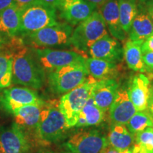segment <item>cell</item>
<instances>
[{
    "label": "cell",
    "mask_w": 153,
    "mask_h": 153,
    "mask_svg": "<svg viewBox=\"0 0 153 153\" xmlns=\"http://www.w3.org/2000/svg\"><path fill=\"white\" fill-rule=\"evenodd\" d=\"M89 76L85 58L48 72V83L55 94H66L83 84Z\"/></svg>",
    "instance_id": "cell-3"
},
{
    "label": "cell",
    "mask_w": 153,
    "mask_h": 153,
    "mask_svg": "<svg viewBox=\"0 0 153 153\" xmlns=\"http://www.w3.org/2000/svg\"><path fill=\"white\" fill-rule=\"evenodd\" d=\"M80 113L85 116L87 121V127L99 125L104 119L105 112L95 104L91 94Z\"/></svg>",
    "instance_id": "cell-27"
},
{
    "label": "cell",
    "mask_w": 153,
    "mask_h": 153,
    "mask_svg": "<svg viewBox=\"0 0 153 153\" xmlns=\"http://www.w3.org/2000/svg\"><path fill=\"white\" fill-rule=\"evenodd\" d=\"M97 81L89 75L83 84L66 93L59 100V108L65 118L68 128L76 126L80 112L91 96Z\"/></svg>",
    "instance_id": "cell-4"
},
{
    "label": "cell",
    "mask_w": 153,
    "mask_h": 153,
    "mask_svg": "<svg viewBox=\"0 0 153 153\" xmlns=\"http://www.w3.org/2000/svg\"><path fill=\"white\" fill-rule=\"evenodd\" d=\"M72 33V28L66 24H57L28 34L30 41L38 47L69 45Z\"/></svg>",
    "instance_id": "cell-8"
},
{
    "label": "cell",
    "mask_w": 153,
    "mask_h": 153,
    "mask_svg": "<svg viewBox=\"0 0 153 153\" xmlns=\"http://www.w3.org/2000/svg\"><path fill=\"white\" fill-rule=\"evenodd\" d=\"M126 127L135 135L148 128H153V118L146 110L137 111L128 120Z\"/></svg>",
    "instance_id": "cell-26"
},
{
    "label": "cell",
    "mask_w": 153,
    "mask_h": 153,
    "mask_svg": "<svg viewBox=\"0 0 153 153\" xmlns=\"http://www.w3.org/2000/svg\"><path fill=\"white\" fill-rule=\"evenodd\" d=\"M152 34L153 22L147 11H145L143 7H140L130 30L129 39L143 43Z\"/></svg>",
    "instance_id": "cell-20"
},
{
    "label": "cell",
    "mask_w": 153,
    "mask_h": 153,
    "mask_svg": "<svg viewBox=\"0 0 153 153\" xmlns=\"http://www.w3.org/2000/svg\"><path fill=\"white\" fill-rule=\"evenodd\" d=\"M141 45L142 43L129 40L126 43L123 53L126 62L130 69L135 72H145L146 68L143 62Z\"/></svg>",
    "instance_id": "cell-23"
},
{
    "label": "cell",
    "mask_w": 153,
    "mask_h": 153,
    "mask_svg": "<svg viewBox=\"0 0 153 153\" xmlns=\"http://www.w3.org/2000/svg\"><path fill=\"white\" fill-rule=\"evenodd\" d=\"M57 24L56 9L45 4H36L22 9L20 32L30 34Z\"/></svg>",
    "instance_id": "cell-6"
},
{
    "label": "cell",
    "mask_w": 153,
    "mask_h": 153,
    "mask_svg": "<svg viewBox=\"0 0 153 153\" xmlns=\"http://www.w3.org/2000/svg\"><path fill=\"white\" fill-rule=\"evenodd\" d=\"M148 111L150 113V114L152 116L153 118V86L150 87V97H149L148 103Z\"/></svg>",
    "instance_id": "cell-34"
},
{
    "label": "cell",
    "mask_w": 153,
    "mask_h": 153,
    "mask_svg": "<svg viewBox=\"0 0 153 153\" xmlns=\"http://www.w3.org/2000/svg\"><path fill=\"white\" fill-rule=\"evenodd\" d=\"M135 135L139 153H153V128H148Z\"/></svg>",
    "instance_id": "cell-28"
},
{
    "label": "cell",
    "mask_w": 153,
    "mask_h": 153,
    "mask_svg": "<svg viewBox=\"0 0 153 153\" xmlns=\"http://www.w3.org/2000/svg\"><path fill=\"white\" fill-rule=\"evenodd\" d=\"M45 82V72L34 55L32 50L26 47L14 51L12 82L30 89H39Z\"/></svg>",
    "instance_id": "cell-1"
},
{
    "label": "cell",
    "mask_w": 153,
    "mask_h": 153,
    "mask_svg": "<svg viewBox=\"0 0 153 153\" xmlns=\"http://www.w3.org/2000/svg\"><path fill=\"white\" fill-rule=\"evenodd\" d=\"M110 118L112 125H126L136 109L130 99L127 89H118L116 98L110 108Z\"/></svg>",
    "instance_id": "cell-14"
},
{
    "label": "cell",
    "mask_w": 153,
    "mask_h": 153,
    "mask_svg": "<svg viewBox=\"0 0 153 153\" xmlns=\"http://www.w3.org/2000/svg\"><path fill=\"white\" fill-rule=\"evenodd\" d=\"M108 144L115 150L123 152L133 147L135 137L124 125H112L108 137Z\"/></svg>",
    "instance_id": "cell-22"
},
{
    "label": "cell",
    "mask_w": 153,
    "mask_h": 153,
    "mask_svg": "<svg viewBox=\"0 0 153 153\" xmlns=\"http://www.w3.org/2000/svg\"><path fill=\"white\" fill-rule=\"evenodd\" d=\"M146 7V11L148 12V16L153 22V5H148Z\"/></svg>",
    "instance_id": "cell-36"
},
{
    "label": "cell",
    "mask_w": 153,
    "mask_h": 153,
    "mask_svg": "<svg viewBox=\"0 0 153 153\" xmlns=\"http://www.w3.org/2000/svg\"><path fill=\"white\" fill-rule=\"evenodd\" d=\"M2 43H3V40L2 38L0 37V48H1V46H2Z\"/></svg>",
    "instance_id": "cell-41"
},
{
    "label": "cell",
    "mask_w": 153,
    "mask_h": 153,
    "mask_svg": "<svg viewBox=\"0 0 153 153\" xmlns=\"http://www.w3.org/2000/svg\"><path fill=\"white\" fill-rule=\"evenodd\" d=\"M69 129L65 118L59 108V101L43 102L36 131V140L49 145L62 140Z\"/></svg>",
    "instance_id": "cell-2"
},
{
    "label": "cell",
    "mask_w": 153,
    "mask_h": 153,
    "mask_svg": "<svg viewBox=\"0 0 153 153\" xmlns=\"http://www.w3.org/2000/svg\"><path fill=\"white\" fill-rule=\"evenodd\" d=\"M99 10L111 36L116 39L123 41L126 33L120 25L118 0H108Z\"/></svg>",
    "instance_id": "cell-18"
},
{
    "label": "cell",
    "mask_w": 153,
    "mask_h": 153,
    "mask_svg": "<svg viewBox=\"0 0 153 153\" xmlns=\"http://www.w3.org/2000/svg\"><path fill=\"white\" fill-rule=\"evenodd\" d=\"M85 64L89 74L97 79H114L117 76L118 70L116 63L102 59L85 58Z\"/></svg>",
    "instance_id": "cell-21"
},
{
    "label": "cell",
    "mask_w": 153,
    "mask_h": 153,
    "mask_svg": "<svg viewBox=\"0 0 153 153\" xmlns=\"http://www.w3.org/2000/svg\"><path fill=\"white\" fill-rule=\"evenodd\" d=\"M143 58L146 71L153 73V51L144 53Z\"/></svg>",
    "instance_id": "cell-29"
},
{
    "label": "cell",
    "mask_w": 153,
    "mask_h": 153,
    "mask_svg": "<svg viewBox=\"0 0 153 153\" xmlns=\"http://www.w3.org/2000/svg\"><path fill=\"white\" fill-rule=\"evenodd\" d=\"M118 89V85L115 79L97 81L91 91L95 104L104 112L109 110L116 98Z\"/></svg>",
    "instance_id": "cell-17"
},
{
    "label": "cell",
    "mask_w": 153,
    "mask_h": 153,
    "mask_svg": "<svg viewBox=\"0 0 153 153\" xmlns=\"http://www.w3.org/2000/svg\"><path fill=\"white\" fill-rule=\"evenodd\" d=\"M31 141L18 125L0 129V153H28Z\"/></svg>",
    "instance_id": "cell-10"
},
{
    "label": "cell",
    "mask_w": 153,
    "mask_h": 153,
    "mask_svg": "<svg viewBox=\"0 0 153 153\" xmlns=\"http://www.w3.org/2000/svg\"><path fill=\"white\" fill-rule=\"evenodd\" d=\"M108 144V139L102 133L97 130H89L73 134L65 146L72 153H103Z\"/></svg>",
    "instance_id": "cell-7"
},
{
    "label": "cell",
    "mask_w": 153,
    "mask_h": 153,
    "mask_svg": "<svg viewBox=\"0 0 153 153\" xmlns=\"http://www.w3.org/2000/svg\"><path fill=\"white\" fill-rule=\"evenodd\" d=\"M14 1L16 4L21 9L29 5L36 4H43L41 0H14Z\"/></svg>",
    "instance_id": "cell-31"
},
{
    "label": "cell",
    "mask_w": 153,
    "mask_h": 153,
    "mask_svg": "<svg viewBox=\"0 0 153 153\" xmlns=\"http://www.w3.org/2000/svg\"><path fill=\"white\" fill-rule=\"evenodd\" d=\"M87 53L91 58L102 59L115 63L123 56V49L120 43L108 34L95 42Z\"/></svg>",
    "instance_id": "cell-15"
},
{
    "label": "cell",
    "mask_w": 153,
    "mask_h": 153,
    "mask_svg": "<svg viewBox=\"0 0 153 153\" xmlns=\"http://www.w3.org/2000/svg\"><path fill=\"white\" fill-rule=\"evenodd\" d=\"M22 9L16 4L4 11L0 15V37L13 38L21 29Z\"/></svg>",
    "instance_id": "cell-19"
},
{
    "label": "cell",
    "mask_w": 153,
    "mask_h": 153,
    "mask_svg": "<svg viewBox=\"0 0 153 153\" xmlns=\"http://www.w3.org/2000/svg\"><path fill=\"white\" fill-rule=\"evenodd\" d=\"M106 35L108 31L103 17L95 11L72 31L70 43L77 50L87 52L95 42Z\"/></svg>",
    "instance_id": "cell-5"
},
{
    "label": "cell",
    "mask_w": 153,
    "mask_h": 153,
    "mask_svg": "<svg viewBox=\"0 0 153 153\" xmlns=\"http://www.w3.org/2000/svg\"><path fill=\"white\" fill-rule=\"evenodd\" d=\"M106 153H121V152H120V151H118L116 150H115V149H111L108 151H107Z\"/></svg>",
    "instance_id": "cell-39"
},
{
    "label": "cell",
    "mask_w": 153,
    "mask_h": 153,
    "mask_svg": "<svg viewBox=\"0 0 153 153\" xmlns=\"http://www.w3.org/2000/svg\"><path fill=\"white\" fill-rule=\"evenodd\" d=\"M41 1L45 5L53 7L55 9H58L59 6L62 2V0H41Z\"/></svg>",
    "instance_id": "cell-33"
},
{
    "label": "cell",
    "mask_w": 153,
    "mask_h": 153,
    "mask_svg": "<svg viewBox=\"0 0 153 153\" xmlns=\"http://www.w3.org/2000/svg\"><path fill=\"white\" fill-rule=\"evenodd\" d=\"M121 153H133V150H132V148H131L130 149H128V150L123 151V152H121Z\"/></svg>",
    "instance_id": "cell-40"
},
{
    "label": "cell",
    "mask_w": 153,
    "mask_h": 153,
    "mask_svg": "<svg viewBox=\"0 0 153 153\" xmlns=\"http://www.w3.org/2000/svg\"><path fill=\"white\" fill-rule=\"evenodd\" d=\"M118 9L121 27L126 33H129L138 10L136 0H118Z\"/></svg>",
    "instance_id": "cell-25"
},
{
    "label": "cell",
    "mask_w": 153,
    "mask_h": 153,
    "mask_svg": "<svg viewBox=\"0 0 153 153\" xmlns=\"http://www.w3.org/2000/svg\"><path fill=\"white\" fill-rule=\"evenodd\" d=\"M15 4L14 0H0V15L4 11Z\"/></svg>",
    "instance_id": "cell-32"
},
{
    "label": "cell",
    "mask_w": 153,
    "mask_h": 153,
    "mask_svg": "<svg viewBox=\"0 0 153 153\" xmlns=\"http://www.w3.org/2000/svg\"><path fill=\"white\" fill-rule=\"evenodd\" d=\"M150 87V79L143 74L134 76L131 79L128 93L137 111L147 109Z\"/></svg>",
    "instance_id": "cell-16"
},
{
    "label": "cell",
    "mask_w": 153,
    "mask_h": 153,
    "mask_svg": "<svg viewBox=\"0 0 153 153\" xmlns=\"http://www.w3.org/2000/svg\"><path fill=\"white\" fill-rule=\"evenodd\" d=\"M34 55L45 72H51L71 63L82 60L85 57L74 51L51 48L32 49Z\"/></svg>",
    "instance_id": "cell-9"
},
{
    "label": "cell",
    "mask_w": 153,
    "mask_h": 153,
    "mask_svg": "<svg viewBox=\"0 0 153 153\" xmlns=\"http://www.w3.org/2000/svg\"><path fill=\"white\" fill-rule=\"evenodd\" d=\"M86 1L94 6L97 9H100L108 0H86Z\"/></svg>",
    "instance_id": "cell-35"
},
{
    "label": "cell",
    "mask_w": 153,
    "mask_h": 153,
    "mask_svg": "<svg viewBox=\"0 0 153 153\" xmlns=\"http://www.w3.org/2000/svg\"><path fill=\"white\" fill-rule=\"evenodd\" d=\"M14 51L0 48V89L9 87L12 83Z\"/></svg>",
    "instance_id": "cell-24"
},
{
    "label": "cell",
    "mask_w": 153,
    "mask_h": 153,
    "mask_svg": "<svg viewBox=\"0 0 153 153\" xmlns=\"http://www.w3.org/2000/svg\"><path fill=\"white\" fill-rule=\"evenodd\" d=\"M143 54L153 51V34L147 38L141 45Z\"/></svg>",
    "instance_id": "cell-30"
},
{
    "label": "cell",
    "mask_w": 153,
    "mask_h": 153,
    "mask_svg": "<svg viewBox=\"0 0 153 153\" xmlns=\"http://www.w3.org/2000/svg\"><path fill=\"white\" fill-rule=\"evenodd\" d=\"M36 153H62V152H57V151L52 150H41L38 151V152Z\"/></svg>",
    "instance_id": "cell-37"
},
{
    "label": "cell",
    "mask_w": 153,
    "mask_h": 153,
    "mask_svg": "<svg viewBox=\"0 0 153 153\" xmlns=\"http://www.w3.org/2000/svg\"><path fill=\"white\" fill-rule=\"evenodd\" d=\"M44 101L38 104L26 105L14 111V123L23 130L30 141L36 140V131L40 120L42 106Z\"/></svg>",
    "instance_id": "cell-13"
},
{
    "label": "cell",
    "mask_w": 153,
    "mask_h": 153,
    "mask_svg": "<svg viewBox=\"0 0 153 153\" xmlns=\"http://www.w3.org/2000/svg\"><path fill=\"white\" fill-rule=\"evenodd\" d=\"M58 9L61 18L75 26L89 18L97 8L86 0H62Z\"/></svg>",
    "instance_id": "cell-12"
},
{
    "label": "cell",
    "mask_w": 153,
    "mask_h": 153,
    "mask_svg": "<svg viewBox=\"0 0 153 153\" xmlns=\"http://www.w3.org/2000/svg\"><path fill=\"white\" fill-rule=\"evenodd\" d=\"M143 1L146 6L153 5V0H143Z\"/></svg>",
    "instance_id": "cell-38"
},
{
    "label": "cell",
    "mask_w": 153,
    "mask_h": 153,
    "mask_svg": "<svg viewBox=\"0 0 153 153\" xmlns=\"http://www.w3.org/2000/svg\"><path fill=\"white\" fill-rule=\"evenodd\" d=\"M42 101L37 92L28 87L8 88L0 94V106L4 110L11 114L21 107Z\"/></svg>",
    "instance_id": "cell-11"
}]
</instances>
